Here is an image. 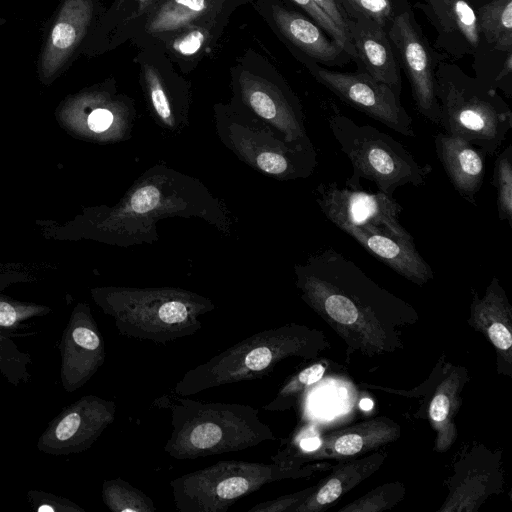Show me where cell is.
<instances>
[{
	"mask_svg": "<svg viewBox=\"0 0 512 512\" xmlns=\"http://www.w3.org/2000/svg\"><path fill=\"white\" fill-rule=\"evenodd\" d=\"M305 302L352 348L368 355L402 343L395 325L417 321L416 311L380 287L354 261L326 248L297 270Z\"/></svg>",
	"mask_w": 512,
	"mask_h": 512,
	"instance_id": "1",
	"label": "cell"
},
{
	"mask_svg": "<svg viewBox=\"0 0 512 512\" xmlns=\"http://www.w3.org/2000/svg\"><path fill=\"white\" fill-rule=\"evenodd\" d=\"M171 434L164 451L188 460L236 452L275 439L269 425L250 405L204 402L174 394Z\"/></svg>",
	"mask_w": 512,
	"mask_h": 512,
	"instance_id": "2",
	"label": "cell"
},
{
	"mask_svg": "<svg viewBox=\"0 0 512 512\" xmlns=\"http://www.w3.org/2000/svg\"><path fill=\"white\" fill-rule=\"evenodd\" d=\"M321 336L297 324L258 332L189 369L175 384L173 392L187 397L223 385L263 378L290 357H314L322 347Z\"/></svg>",
	"mask_w": 512,
	"mask_h": 512,
	"instance_id": "3",
	"label": "cell"
},
{
	"mask_svg": "<svg viewBox=\"0 0 512 512\" xmlns=\"http://www.w3.org/2000/svg\"><path fill=\"white\" fill-rule=\"evenodd\" d=\"M328 124L352 165L353 174L346 180L348 188L359 189L360 180L366 179L379 192L393 196L406 184H425L432 171L430 165L419 164L403 144L373 126L356 124L339 114L331 116Z\"/></svg>",
	"mask_w": 512,
	"mask_h": 512,
	"instance_id": "4",
	"label": "cell"
},
{
	"mask_svg": "<svg viewBox=\"0 0 512 512\" xmlns=\"http://www.w3.org/2000/svg\"><path fill=\"white\" fill-rule=\"evenodd\" d=\"M312 472V467L275 462L223 460L179 476L171 480L170 486L175 506L181 512H226L240 498L266 484Z\"/></svg>",
	"mask_w": 512,
	"mask_h": 512,
	"instance_id": "5",
	"label": "cell"
},
{
	"mask_svg": "<svg viewBox=\"0 0 512 512\" xmlns=\"http://www.w3.org/2000/svg\"><path fill=\"white\" fill-rule=\"evenodd\" d=\"M210 302L181 294L128 292L107 300L105 311L123 336L167 344L194 335Z\"/></svg>",
	"mask_w": 512,
	"mask_h": 512,
	"instance_id": "6",
	"label": "cell"
},
{
	"mask_svg": "<svg viewBox=\"0 0 512 512\" xmlns=\"http://www.w3.org/2000/svg\"><path fill=\"white\" fill-rule=\"evenodd\" d=\"M436 97L443 132L460 137L494 156L512 129L508 105L491 89L439 80Z\"/></svg>",
	"mask_w": 512,
	"mask_h": 512,
	"instance_id": "7",
	"label": "cell"
},
{
	"mask_svg": "<svg viewBox=\"0 0 512 512\" xmlns=\"http://www.w3.org/2000/svg\"><path fill=\"white\" fill-rule=\"evenodd\" d=\"M317 202L326 218L339 229L346 226H374L399 238L412 240L399 222L403 208L392 196L382 192L340 187L336 182L317 187Z\"/></svg>",
	"mask_w": 512,
	"mask_h": 512,
	"instance_id": "8",
	"label": "cell"
},
{
	"mask_svg": "<svg viewBox=\"0 0 512 512\" xmlns=\"http://www.w3.org/2000/svg\"><path fill=\"white\" fill-rule=\"evenodd\" d=\"M116 404L87 395L66 407L40 436L37 447L50 455H69L89 449L116 417Z\"/></svg>",
	"mask_w": 512,
	"mask_h": 512,
	"instance_id": "9",
	"label": "cell"
},
{
	"mask_svg": "<svg viewBox=\"0 0 512 512\" xmlns=\"http://www.w3.org/2000/svg\"><path fill=\"white\" fill-rule=\"evenodd\" d=\"M319 81L353 108L407 137H415L412 118L399 96L368 73H342L318 68Z\"/></svg>",
	"mask_w": 512,
	"mask_h": 512,
	"instance_id": "10",
	"label": "cell"
},
{
	"mask_svg": "<svg viewBox=\"0 0 512 512\" xmlns=\"http://www.w3.org/2000/svg\"><path fill=\"white\" fill-rule=\"evenodd\" d=\"M389 36L409 78L416 109L424 118L439 125L440 107L430 56L407 12L393 19Z\"/></svg>",
	"mask_w": 512,
	"mask_h": 512,
	"instance_id": "11",
	"label": "cell"
},
{
	"mask_svg": "<svg viewBox=\"0 0 512 512\" xmlns=\"http://www.w3.org/2000/svg\"><path fill=\"white\" fill-rule=\"evenodd\" d=\"M61 356V378L68 392L83 386L104 363V344L89 313L81 311L71 317L63 333Z\"/></svg>",
	"mask_w": 512,
	"mask_h": 512,
	"instance_id": "12",
	"label": "cell"
},
{
	"mask_svg": "<svg viewBox=\"0 0 512 512\" xmlns=\"http://www.w3.org/2000/svg\"><path fill=\"white\" fill-rule=\"evenodd\" d=\"M341 230L377 260L411 282L422 286L433 279V270L417 251L413 239L399 238L374 226H346Z\"/></svg>",
	"mask_w": 512,
	"mask_h": 512,
	"instance_id": "13",
	"label": "cell"
},
{
	"mask_svg": "<svg viewBox=\"0 0 512 512\" xmlns=\"http://www.w3.org/2000/svg\"><path fill=\"white\" fill-rule=\"evenodd\" d=\"M435 151L450 183L459 195L475 205L485 174L486 153L470 142L438 132L434 137Z\"/></svg>",
	"mask_w": 512,
	"mask_h": 512,
	"instance_id": "14",
	"label": "cell"
},
{
	"mask_svg": "<svg viewBox=\"0 0 512 512\" xmlns=\"http://www.w3.org/2000/svg\"><path fill=\"white\" fill-rule=\"evenodd\" d=\"M347 26L348 37L352 39L356 54L365 64L368 74L388 85L399 96L400 77L383 27L364 15L347 23Z\"/></svg>",
	"mask_w": 512,
	"mask_h": 512,
	"instance_id": "15",
	"label": "cell"
},
{
	"mask_svg": "<svg viewBox=\"0 0 512 512\" xmlns=\"http://www.w3.org/2000/svg\"><path fill=\"white\" fill-rule=\"evenodd\" d=\"M469 323L489 339L505 362L511 363V306L496 276L483 297L474 291Z\"/></svg>",
	"mask_w": 512,
	"mask_h": 512,
	"instance_id": "16",
	"label": "cell"
},
{
	"mask_svg": "<svg viewBox=\"0 0 512 512\" xmlns=\"http://www.w3.org/2000/svg\"><path fill=\"white\" fill-rule=\"evenodd\" d=\"M399 435L400 427L396 423L387 418L374 419L321 438L318 449L304 459L340 458L363 454L396 440Z\"/></svg>",
	"mask_w": 512,
	"mask_h": 512,
	"instance_id": "17",
	"label": "cell"
},
{
	"mask_svg": "<svg viewBox=\"0 0 512 512\" xmlns=\"http://www.w3.org/2000/svg\"><path fill=\"white\" fill-rule=\"evenodd\" d=\"M92 11L91 0L65 2L42 59V68L47 75L56 72L80 42L91 20Z\"/></svg>",
	"mask_w": 512,
	"mask_h": 512,
	"instance_id": "18",
	"label": "cell"
},
{
	"mask_svg": "<svg viewBox=\"0 0 512 512\" xmlns=\"http://www.w3.org/2000/svg\"><path fill=\"white\" fill-rule=\"evenodd\" d=\"M240 84L243 95L258 115L276 121L291 140H298L306 147H313L306 137L301 117L270 83L244 71L240 76Z\"/></svg>",
	"mask_w": 512,
	"mask_h": 512,
	"instance_id": "19",
	"label": "cell"
},
{
	"mask_svg": "<svg viewBox=\"0 0 512 512\" xmlns=\"http://www.w3.org/2000/svg\"><path fill=\"white\" fill-rule=\"evenodd\" d=\"M386 453H376L341 466L295 509L294 512H316L324 510L343 494L377 470Z\"/></svg>",
	"mask_w": 512,
	"mask_h": 512,
	"instance_id": "20",
	"label": "cell"
},
{
	"mask_svg": "<svg viewBox=\"0 0 512 512\" xmlns=\"http://www.w3.org/2000/svg\"><path fill=\"white\" fill-rule=\"evenodd\" d=\"M465 379L464 368H453L438 385L430 402L429 416L438 434L436 444L438 451L448 449L457 436L454 417L459 408V395Z\"/></svg>",
	"mask_w": 512,
	"mask_h": 512,
	"instance_id": "21",
	"label": "cell"
},
{
	"mask_svg": "<svg viewBox=\"0 0 512 512\" xmlns=\"http://www.w3.org/2000/svg\"><path fill=\"white\" fill-rule=\"evenodd\" d=\"M272 16L282 34L313 58L330 62L340 55V46L330 42L315 24L300 14L273 5Z\"/></svg>",
	"mask_w": 512,
	"mask_h": 512,
	"instance_id": "22",
	"label": "cell"
},
{
	"mask_svg": "<svg viewBox=\"0 0 512 512\" xmlns=\"http://www.w3.org/2000/svg\"><path fill=\"white\" fill-rule=\"evenodd\" d=\"M478 28L500 51L512 48V0H491L478 9Z\"/></svg>",
	"mask_w": 512,
	"mask_h": 512,
	"instance_id": "23",
	"label": "cell"
},
{
	"mask_svg": "<svg viewBox=\"0 0 512 512\" xmlns=\"http://www.w3.org/2000/svg\"><path fill=\"white\" fill-rule=\"evenodd\" d=\"M209 9V0H167L153 15L147 29L151 33L175 31L189 26Z\"/></svg>",
	"mask_w": 512,
	"mask_h": 512,
	"instance_id": "24",
	"label": "cell"
},
{
	"mask_svg": "<svg viewBox=\"0 0 512 512\" xmlns=\"http://www.w3.org/2000/svg\"><path fill=\"white\" fill-rule=\"evenodd\" d=\"M102 499L113 512H154L152 499L127 481L106 480L102 486Z\"/></svg>",
	"mask_w": 512,
	"mask_h": 512,
	"instance_id": "25",
	"label": "cell"
},
{
	"mask_svg": "<svg viewBox=\"0 0 512 512\" xmlns=\"http://www.w3.org/2000/svg\"><path fill=\"white\" fill-rule=\"evenodd\" d=\"M443 24L459 32L468 43L477 47L479 28L476 13L465 0H430Z\"/></svg>",
	"mask_w": 512,
	"mask_h": 512,
	"instance_id": "26",
	"label": "cell"
},
{
	"mask_svg": "<svg viewBox=\"0 0 512 512\" xmlns=\"http://www.w3.org/2000/svg\"><path fill=\"white\" fill-rule=\"evenodd\" d=\"M491 183L496 191V204L500 221L512 227V146L509 144L497 155Z\"/></svg>",
	"mask_w": 512,
	"mask_h": 512,
	"instance_id": "27",
	"label": "cell"
},
{
	"mask_svg": "<svg viewBox=\"0 0 512 512\" xmlns=\"http://www.w3.org/2000/svg\"><path fill=\"white\" fill-rule=\"evenodd\" d=\"M322 363H315L291 377L278 391L276 397L263 408L266 411H283L289 409L297 396L306 387L318 382L325 373Z\"/></svg>",
	"mask_w": 512,
	"mask_h": 512,
	"instance_id": "28",
	"label": "cell"
},
{
	"mask_svg": "<svg viewBox=\"0 0 512 512\" xmlns=\"http://www.w3.org/2000/svg\"><path fill=\"white\" fill-rule=\"evenodd\" d=\"M404 495L401 483H390L374 489L363 498L340 509L344 512H372L383 511L398 503Z\"/></svg>",
	"mask_w": 512,
	"mask_h": 512,
	"instance_id": "29",
	"label": "cell"
},
{
	"mask_svg": "<svg viewBox=\"0 0 512 512\" xmlns=\"http://www.w3.org/2000/svg\"><path fill=\"white\" fill-rule=\"evenodd\" d=\"M292 1L303 8L324 30H326L335 39L336 44H338L342 50H345L352 57L357 56L350 39L313 0Z\"/></svg>",
	"mask_w": 512,
	"mask_h": 512,
	"instance_id": "30",
	"label": "cell"
},
{
	"mask_svg": "<svg viewBox=\"0 0 512 512\" xmlns=\"http://www.w3.org/2000/svg\"><path fill=\"white\" fill-rule=\"evenodd\" d=\"M144 76L155 111L164 121H169L171 108L157 71L154 67L146 64L144 66Z\"/></svg>",
	"mask_w": 512,
	"mask_h": 512,
	"instance_id": "31",
	"label": "cell"
},
{
	"mask_svg": "<svg viewBox=\"0 0 512 512\" xmlns=\"http://www.w3.org/2000/svg\"><path fill=\"white\" fill-rule=\"evenodd\" d=\"M315 487H309L300 492L279 497L274 500L258 503L249 512H281L295 509L313 492Z\"/></svg>",
	"mask_w": 512,
	"mask_h": 512,
	"instance_id": "32",
	"label": "cell"
},
{
	"mask_svg": "<svg viewBox=\"0 0 512 512\" xmlns=\"http://www.w3.org/2000/svg\"><path fill=\"white\" fill-rule=\"evenodd\" d=\"M207 37L208 32L204 28H191L173 41L172 49L182 56L194 55L202 48Z\"/></svg>",
	"mask_w": 512,
	"mask_h": 512,
	"instance_id": "33",
	"label": "cell"
},
{
	"mask_svg": "<svg viewBox=\"0 0 512 512\" xmlns=\"http://www.w3.org/2000/svg\"><path fill=\"white\" fill-rule=\"evenodd\" d=\"M365 17L384 27L391 18L392 7L389 0H349Z\"/></svg>",
	"mask_w": 512,
	"mask_h": 512,
	"instance_id": "34",
	"label": "cell"
},
{
	"mask_svg": "<svg viewBox=\"0 0 512 512\" xmlns=\"http://www.w3.org/2000/svg\"><path fill=\"white\" fill-rule=\"evenodd\" d=\"M29 496L31 499V504L38 512H58V511H67V512H83L84 510L78 505L67 501L66 499H62L60 497H56L53 495H46L40 493V495Z\"/></svg>",
	"mask_w": 512,
	"mask_h": 512,
	"instance_id": "35",
	"label": "cell"
},
{
	"mask_svg": "<svg viewBox=\"0 0 512 512\" xmlns=\"http://www.w3.org/2000/svg\"><path fill=\"white\" fill-rule=\"evenodd\" d=\"M159 196V191L154 186L142 187L132 195L130 206L136 213H146L157 206Z\"/></svg>",
	"mask_w": 512,
	"mask_h": 512,
	"instance_id": "36",
	"label": "cell"
},
{
	"mask_svg": "<svg viewBox=\"0 0 512 512\" xmlns=\"http://www.w3.org/2000/svg\"><path fill=\"white\" fill-rule=\"evenodd\" d=\"M37 314L38 310H33L32 307L18 309L8 302L0 301V327H14L19 321Z\"/></svg>",
	"mask_w": 512,
	"mask_h": 512,
	"instance_id": "37",
	"label": "cell"
},
{
	"mask_svg": "<svg viewBox=\"0 0 512 512\" xmlns=\"http://www.w3.org/2000/svg\"><path fill=\"white\" fill-rule=\"evenodd\" d=\"M327 14L336 26L348 37V26L335 0H313ZM349 38V37H348Z\"/></svg>",
	"mask_w": 512,
	"mask_h": 512,
	"instance_id": "38",
	"label": "cell"
},
{
	"mask_svg": "<svg viewBox=\"0 0 512 512\" xmlns=\"http://www.w3.org/2000/svg\"><path fill=\"white\" fill-rule=\"evenodd\" d=\"M113 122V114L104 108L93 110L88 116L87 123L91 130L102 132L110 127Z\"/></svg>",
	"mask_w": 512,
	"mask_h": 512,
	"instance_id": "39",
	"label": "cell"
},
{
	"mask_svg": "<svg viewBox=\"0 0 512 512\" xmlns=\"http://www.w3.org/2000/svg\"><path fill=\"white\" fill-rule=\"evenodd\" d=\"M511 64H512V59H511V54L509 52L505 67L501 70L499 75L496 77V81L501 80L503 77H505L506 75H508L511 72Z\"/></svg>",
	"mask_w": 512,
	"mask_h": 512,
	"instance_id": "40",
	"label": "cell"
},
{
	"mask_svg": "<svg viewBox=\"0 0 512 512\" xmlns=\"http://www.w3.org/2000/svg\"><path fill=\"white\" fill-rule=\"evenodd\" d=\"M373 401L369 398H364L360 401L359 406L364 411H369L373 408Z\"/></svg>",
	"mask_w": 512,
	"mask_h": 512,
	"instance_id": "41",
	"label": "cell"
},
{
	"mask_svg": "<svg viewBox=\"0 0 512 512\" xmlns=\"http://www.w3.org/2000/svg\"><path fill=\"white\" fill-rule=\"evenodd\" d=\"M139 1L140 3H143L144 5H148L149 3H151L153 0H137Z\"/></svg>",
	"mask_w": 512,
	"mask_h": 512,
	"instance_id": "42",
	"label": "cell"
}]
</instances>
